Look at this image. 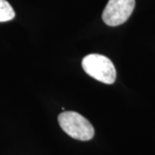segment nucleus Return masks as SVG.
<instances>
[{"instance_id":"nucleus-2","label":"nucleus","mask_w":155,"mask_h":155,"mask_svg":"<svg viewBox=\"0 0 155 155\" xmlns=\"http://www.w3.org/2000/svg\"><path fill=\"white\" fill-rule=\"evenodd\" d=\"M82 67L88 75L102 83L111 84L116 81L115 66L106 56L98 54H88L82 61Z\"/></svg>"},{"instance_id":"nucleus-4","label":"nucleus","mask_w":155,"mask_h":155,"mask_svg":"<svg viewBox=\"0 0 155 155\" xmlns=\"http://www.w3.org/2000/svg\"><path fill=\"white\" fill-rule=\"evenodd\" d=\"M15 11L6 0H0V22H8L14 19Z\"/></svg>"},{"instance_id":"nucleus-3","label":"nucleus","mask_w":155,"mask_h":155,"mask_svg":"<svg viewBox=\"0 0 155 155\" xmlns=\"http://www.w3.org/2000/svg\"><path fill=\"white\" fill-rule=\"evenodd\" d=\"M135 6V0H109L102 18L107 25L116 27L130 17Z\"/></svg>"},{"instance_id":"nucleus-1","label":"nucleus","mask_w":155,"mask_h":155,"mask_svg":"<svg viewBox=\"0 0 155 155\" xmlns=\"http://www.w3.org/2000/svg\"><path fill=\"white\" fill-rule=\"evenodd\" d=\"M62 130L72 138L78 140H90L94 136V127L88 120L74 111H64L58 116Z\"/></svg>"}]
</instances>
